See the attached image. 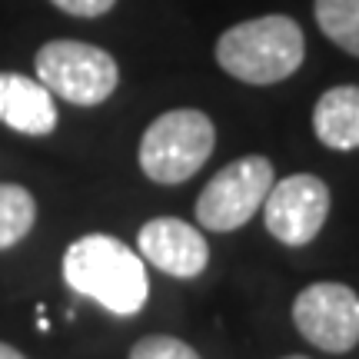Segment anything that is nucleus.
<instances>
[{
	"label": "nucleus",
	"mask_w": 359,
	"mask_h": 359,
	"mask_svg": "<svg viewBox=\"0 0 359 359\" xmlns=\"http://www.w3.org/2000/svg\"><path fill=\"white\" fill-rule=\"evenodd\" d=\"M64 280L74 293L100 303L114 316H137L150 296L143 259L107 233H87L67 246Z\"/></svg>",
	"instance_id": "obj_1"
},
{
	"label": "nucleus",
	"mask_w": 359,
	"mask_h": 359,
	"mask_svg": "<svg viewBox=\"0 0 359 359\" xmlns=\"http://www.w3.org/2000/svg\"><path fill=\"white\" fill-rule=\"evenodd\" d=\"M306 57V40L293 17L269 13L230 27L217 40V64L243 83H280L293 77Z\"/></svg>",
	"instance_id": "obj_2"
},
{
	"label": "nucleus",
	"mask_w": 359,
	"mask_h": 359,
	"mask_svg": "<svg viewBox=\"0 0 359 359\" xmlns=\"http://www.w3.org/2000/svg\"><path fill=\"white\" fill-rule=\"evenodd\" d=\"M213 147H217V130L210 116L200 110H170L156 116L143 133L140 167L154 183L177 187L203 167Z\"/></svg>",
	"instance_id": "obj_3"
},
{
	"label": "nucleus",
	"mask_w": 359,
	"mask_h": 359,
	"mask_svg": "<svg viewBox=\"0 0 359 359\" xmlns=\"http://www.w3.org/2000/svg\"><path fill=\"white\" fill-rule=\"evenodd\" d=\"M37 80L60 100L97 107L116 90L120 70L107 50L80 40H50L37 50Z\"/></svg>",
	"instance_id": "obj_4"
},
{
	"label": "nucleus",
	"mask_w": 359,
	"mask_h": 359,
	"mask_svg": "<svg viewBox=\"0 0 359 359\" xmlns=\"http://www.w3.org/2000/svg\"><path fill=\"white\" fill-rule=\"evenodd\" d=\"M276 183L266 156H240L210 180L196 200V219L203 230L230 233L253 219L269 187Z\"/></svg>",
	"instance_id": "obj_5"
},
{
	"label": "nucleus",
	"mask_w": 359,
	"mask_h": 359,
	"mask_svg": "<svg viewBox=\"0 0 359 359\" xmlns=\"http://www.w3.org/2000/svg\"><path fill=\"white\" fill-rule=\"evenodd\" d=\"M299 336L326 353H349L359 343V296L346 283H313L293 299Z\"/></svg>",
	"instance_id": "obj_6"
},
{
	"label": "nucleus",
	"mask_w": 359,
	"mask_h": 359,
	"mask_svg": "<svg viewBox=\"0 0 359 359\" xmlns=\"http://www.w3.org/2000/svg\"><path fill=\"white\" fill-rule=\"evenodd\" d=\"M326 217H330V187L313 173H293L273 183L263 200L266 230L286 246L313 243Z\"/></svg>",
	"instance_id": "obj_7"
},
{
	"label": "nucleus",
	"mask_w": 359,
	"mask_h": 359,
	"mask_svg": "<svg viewBox=\"0 0 359 359\" xmlns=\"http://www.w3.org/2000/svg\"><path fill=\"white\" fill-rule=\"evenodd\" d=\"M137 246L150 266H156L167 276H180V280L200 276L210 263V246L200 236V230L177 217H156L143 223Z\"/></svg>",
	"instance_id": "obj_8"
},
{
	"label": "nucleus",
	"mask_w": 359,
	"mask_h": 359,
	"mask_svg": "<svg viewBox=\"0 0 359 359\" xmlns=\"http://www.w3.org/2000/svg\"><path fill=\"white\" fill-rule=\"evenodd\" d=\"M0 123L27 137H47L57 127L53 93L24 74H0Z\"/></svg>",
	"instance_id": "obj_9"
},
{
	"label": "nucleus",
	"mask_w": 359,
	"mask_h": 359,
	"mask_svg": "<svg viewBox=\"0 0 359 359\" xmlns=\"http://www.w3.org/2000/svg\"><path fill=\"white\" fill-rule=\"evenodd\" d=\"M313 130L330 150H356L359 147V87L326 90L313 107Z\"/></svg>",
	"instance_id": "obj_10"
},
{
	"label": "nucleus",
	"mask_w": 359,
	"mask_h": 359,
	"mask_svg": "<svg viewBox=\"0 0 359 359\" xmlns=\"http://www.w3.org/2000/svg\"><path fill=\"white\" fill-rule=\"evenodd\" d=\"M37 223V203L30 190L17 183H0V250H11Z\"/></svg>",
	"instance_id": "obj_11"
},
{
	"label": "nucleus",
	"mask_w": 359,
	"mask_h": 359,
	"mask_svg": "<svg viewBox=\"0 0 359 359\" xmlns=\"http://www.w3.org/2000/svg\"><path fill=\"white\" fill-rule=\"evenodd\" d=\"M316 24L336 47L359 57V0H316Z\"/></svg>",
	"instance_id": "obj_12"
},
{
	"label": "nucleus",
	"mask_w": 359,
	"mask_h": 359,
	"mask_svg": "<svg viewBox=\"0 0 359 359\" xmlns=\"http://www.w3.org/2000/svg\"><path fill=\"white\" fill-rule=\"evenodd\" d=\"M130 359H200V353L190 346V343H183L177 336H143L137 346L130 349Z\"/></svg>",
	"instance_id": "obj_13"
},
{
	"label": "nucleus",
	"mask_w": 359,
	"mask_h": 359,
	"mask_svg": "<svg viewBox=\"0 0 359 359\" xmlns=\"http://www.w3.org/2000/svg\"><path fill=\"white\" fill-rule=\"evenodd\" d=\"M53 7H60L64 13H74V17H100L114 7L116 0H50Z\"/></svg>",
	"instance_id": "obj_14"
},
{
	"label": "nucleus",
	"mask_w": 359,
	"mask_h": 359,
	"mask_svg": "<svg viewBox=\"0 0 359 359\" xmlns=\"http://www.w3.org/2000/svg\"><path fill=\"white\" fill-rule=\"evenodd\" d=\"M0 359H27L20 349H13V346H7V343H0Z\"/></svg>",
	"instance_id": "obj_15"
},
{
	"label": "nucleus",
	"mask_w": 359,
	"mask_h": 359,
	"mask_svg": "<svg viewBox=\"0 0 359 359\" xmlns=\"http://www.w3.org/2000/svg\"><path fill=\"white\" fill-rule=\"evenodd\" d=\"M283 359H306V356H283Z\"/></svg>",
	"instance_id": "obj_16"
}]
</instances>
